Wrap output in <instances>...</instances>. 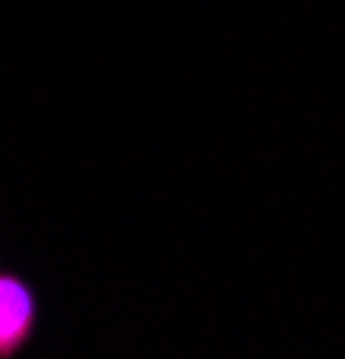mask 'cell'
I'll return each instance as SVG.
<instances>
[{
  "instance_id": "obj_1",
  "label": "cell",
  "mask_w": 345,
  "mask_h": 359,
  "mask_svg": "<svg viewBox=\"0 0 345 359\" xmlns=\"http://www.w3.org/2000/svg\"><path fill=\"white\" fill-rule=\"evenodd\" d=\"M40 327V294L33 280L0 269V359L22 355Z\"/></svg>"
}]
</instances>
